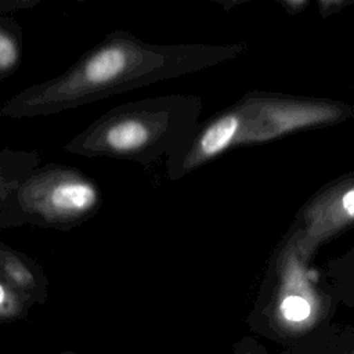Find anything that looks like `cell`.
Masks as SVG:
<instances>
[{"label":"cell","mask_w":354,"mask_h":354,"mask_svg":"<svg viewBox=\"0 0 354 354\" xmlns=\"http://www.w3.org/2000/svg\"><path fill=\"white\" fill-rule=\"evenodd\" d=\"M281 354H354V329H339L328 325Z\"/></svg>","instance_id":"cell-5"},{"label":"cell","mask_w":354,"mask_h":354,"mask_svg":"<svg viewBox=\"0 0 354 354\" xmlns=\"http://www.w3.org/2000/svg\"><path fill=\"white\" fill-rule=\"evenodd\" d=\"M15 292H12L6 283L0 281V308L14 304Z\"/></svg>","instance_id":"cell-11"},{"label":"cell","mask_w":354,"mask_h":354,"mask_svg":"<svg viewBox=\"0 0 354 354\" xmlns=\"http://www.w3.org/2000/svg\"><path fill=\"white\" fill-rule=\"evenodd\" d=\"M40 162L37 152L30 151H0V205L18 187V184L33 171Z\"/></svg>","instance_id":"cell-6"},{"label":"cell","mask_w":354,"mask_h":354,"mask_svg":"<svg viewBox=\"0 0 354 354\" xmlns=\"http://www.w3.org/2000/svg\"><path fill=\"white\" fill-rule=\"evenodd\" d=\"M342 205H343V210L346 212V214L348 217L354 218V189L344 194Z\"/></svg>","instance_id":"cell-12"},{"label":"cell","mask_w":354,"mask_h":354,"mask_svg":"<svg viewBox=\"0 0 354 354\" xmlns=\"http://www.w3.org/2000/svg\"><path fill=\"white\" fill-rule=\"evenodd\" d=\"M160 136V118L147 102L111 109L65 144L73 155L145 159Z\"/></svg>","instance_id":"cell-3"},{"label":"cell","mask_w":354,"mask_h":354,"mask_svg":"<svg viewBox=\"0 0 354 354\" xmlns=\"http://www.w3.org/2000/svg\"><path fill=\"white\" fill-rule=\"evenodd\" d=\"M22 59V29L19 24L0 15V80L10 77Z\"/></svg>","instance_id":"cell-7"},{"label":"cell","mask_w":354,"mask_h":354,"mask_svg":"<svg viewBox=\"0 0 354 354\" xmlns=\"http://www.w3.org/2000/svg\"><path fill=\"white\" fill-rule=\"evenodd\" d=\"M232 354H268V351L256 337L245 336L232 344Z\"/></svg>","instance_id":"cell-9"},{"label":"cell","mask_w":354,"mask_h":354,"mask_svg":"<svg viewBox=\"0 0 354 354\" xmlns=\"http://www.w3.org/2000/svg\"><path fill=\"white\" fill-rule=\"evenodd\" d=\"M239 119L235 115H227L212 123L199 141L201 152L205 156H213L224 151L236 136Z\"/></svg>","instance_id":"cell-8"},{"label":"cell","mask_w":354,"mask_h":354,"mask_svg":"<svg viewBox=\"0 0 354 354\" xmlns=\"http://www.w3.org/2000/svg\"><path fill=\"white\" fill-rule=\"evenodd\" d=\"M39 0H0V15L36 6Z\"/></svg>","instance_id":"cell-10"},{"label":"cell","mask_w":354,"mask_h":354,"mask_svg":"<svg viewBox=\"0 0 354 354\" xmlns=\"http://www.w3.org/2000/svg\"><path fill=\"white\" fill-rule=\"evenodd\" d=\"M158 53L126 32H112L64 73L30 86L0 108L6 118H33L73 109L151 80Z\"/></svg>","instance_id":"cell-1"},{"label":"cell","mask_w":354,"mask_h":354,"mask_svg":"<svg viewBox=\"0 0 354 354\" xmlns=\"http://www.w3.org/2000/svg\"><path fill=\"white\" fill-rule=\"evenodd\" d=\"M0 281L12 292L19 290L28 295L37 293L46 283L36 260L4 242L0 245Z\"/></svg>","instance_id":"cell-4"},{"label":"cell","mask_w":354,"mask_h":354,"mask_svg":"<svg viewBox=\"0 0 354 354\" xmlns=\"http://www.w3.org/2000/svg\"><path fill=\"white\" fill-rule=\"evenodd\" d=\"M98 184L66 165L37 166L0 205V228L37 225L69 231L93 218L101 207Z\"/></svg>","instance_id":"cell-2"},{"label":"cell","mask_w":354,"mask_h":354,"mask_svg":"<svg viewBox=\"0 0 354 354\" xmlns=\"http://www.w3.org/2000/svg\"><path fill=\"white\" fill-rule=\"evenodd\" d=\"M1 243H3V242H1V241H0V245H1Z\"/></svg>","instance_id":"cell-13"}]
</instances>
